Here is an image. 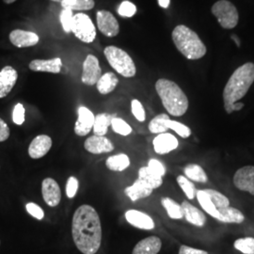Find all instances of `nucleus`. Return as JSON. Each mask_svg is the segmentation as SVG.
Segmentation results:
<instances>
[{"label": "nucleus", "mask_w": 254, "mask_h": 254, "mask_svg": "<svg viewBox=\"0 0 254 254\" xmlns=\"http://www.w3.org/2000/svg\"><path fill=\"white\" fill-rule=\"evenodd\" d=\"M74 244L83 254H95L102 242V225L97 211L89 204L75 210L72 221Z\"/></svg>", "instance_id": "nucleus-1"}, {"label": "nucleus", "mask_w": 254, "mask_h": 254, "mask_svg": "<svg viewBox=\"0 0 254 254\" xmlns=\"http://www.w3.org/2000/svg\"><path fill=\"white\" fill-rule=\"evenodd\" d=\"M254 82V64L248 63L238 67L229 78L223 91L224 108L231 114L233 104L242 99Z\"/></svg>", "instance_id": "nucleus-2"}, {"label": "nucleus", "mask_w": 254, "mask_h": 254, "mask_svg": "<svg viewBox=\"0 0 254 254\" xmlns=\"http://www.w3.org/2000/svg\"><path fill=\"white\" fill-rule=\"evenodd\" d=\"M155 90L164 108L173 116H183L189 109V99L175 82L160 78L155 83Z\"/></svg>", "instance_id": "nucleus-3"}, {"label": "nucleus", "mask_w": 254, "mask_h": 254, "mask_svg": "<svg viewBox=\"0 0 254 254\" xmlns=\"http://www.w3.org/2000/svg\"><path fill=\"white\" fill-rule=\"evenodd\" d=\"M173 40L176 48L189 60H199L206 54V47L200 37L184 25L173 29Z\"/></svg>", "instance_id": "nucleus-4"}, {"label": "nucleus", "mask_w": 254, "mask_h": 254, "mask_svg": "<svg viewBox=\"0 0 254 254\" xmlns=\"http://www.w3.org/2000/svg\"><path fill=\"white\" fill-rule=\"evenodd\" d=\"M104 54L109 65L121 75L133 77L136 75V68L132 58L127 52L117 46H107Z\"/></svg>", "instance_id": "nucleus-5"}, {"label": "nucleus", "mask_w": 254, "mask_h": 254, "mask_svg": "<svg viewBox=\"0 0 254 254\" xmlns=\"http://www.w3.org/2000/svg\"><path fill=\"white\" fill-rule=\"evenodd\" d=\"M212 13L218 18L220 26L225 29L236 27L238 23V11L234 4L227 0H219L212 7Z\"/></svg>", "instance_id": "nucleus-6"}, {"label": "nucleus", "mask_w": 254, "mask_h": 254, "mask_svg": "<svg viewBox=\"0 0 254 254\" xmlns=\"http://www.w3.org/2000/svg\"><path fill=\"white\" fill-rule=\"evenodd\" d=\"M72 32L83 43H92L96 37V28L89 15L79 12L73 15Z\"/></svg>", "instance_id": "nucleus-7"}, {"label": "nucleus", "mask_w": 254, "mask_h": 254, "mask_svg": "<svg viewBox=\"0 0 254 254\" xmlns=\"http://www.w3.org/2000/svg\"><path fill=\"white\" fill-rule=\"evenodd\" d=\"M102 76V69L98 59L93 55H88L83 64L81 81L88 86L96 85Z\"/></svg>", "instance_id": "nucleus-8"}, {"label": "nucleus", "mask_w": 254, "mask_h": 254, "mask_svg": "<svg viewBox=\"0 0 254 254\" xmlns=\"http://www.w3.org/2000/svg\"><path fill=\"white\" fill-rule=\"evenodd\" d=\"M97 27L105 36L113 38L120 32V26L116 17L108 10H98L96 13Z\"/></svg>", "instance_id": "nucleus-9"}, {"label": "nucleus", "mask_w": 254, "mask_h": 254, "mask_svg": "<svg viewBox=\"0 0 254 254\" xmlns=\"http://www.w3.org/2000/svg\"><path fill=\"white\" fill-rule=\"evenodd\" d=\"M234 184L239 190L247 191L254 196V166L239 169L235 173Z\"/></svg>", "instance_id": "nucleus-10"}, {"label": "nucleus", "mask_w": 254, "mask_h": 254, "mask_svg": "<svg viewBox=\"0 0 254 254\" xmlns=\"http://www.w3.org/2000/svg\"><path fill=\"white\" fill-rule=\"evenodd\" d=\"M42 194L46 204L56 207L62 200V191L59 184L53 178H46L42 183Z\"/></svg>", "instance_id": "nucleus-11"}, {"label": "nucleus", "mask_w": 254, "mask_h": 254, "mask_svg": "<svg viewBox=\"0 0 254 254\" xmlns=\"http://www.w3.org/2000/svg\"><path fill=\"white\" fill-rule=\"evenodd\" d=\"M78 117L74 126V133L79 136H87L93 128L94 115L90 109L86 107L78 109Z\"/></svg>", "instance_id": "nucleus-12"}, {"label": "nucleus", "mask_w": 254, "mask_h": 254, "mask_svg": "<svg viewBox=\"0 0 254 254\" xmlns=\"http://www.w3.org/2000/svg\"><path fill=\"white\" fill-rule=\"evenodd\" d=\"M11 45L18 48H25L36 46L40 41V38L35 32L27 31L22 29H14L9 35Z\"/></svg>", "instance_id": "nucleus-13"}, {"label": "nucleus", "mask_w": 254, "mask_h": 254, "mask_svg": "<svg viewBox=\"0 0 254 254\" xmlns=\"http://www.w3.org/2000/svg\"><path fill=\"white\" fill-rule=\"evenodd\" d=\"M84 148L91 154H100L112 152L114 150V145L106 136L93 135L85 140Z\"/></svg>", "instance_id": "nucleus-14"}, {"label": "nucleus", "mask_w": 254, "mask_h": 254, "mask_svg": "<svg viewBox=\"0 0 254 254\" xmlns=\"http://www.w3.org/2000/svg\"><path fill=\"white\" fill-rule=\"evenodd\" d=\"M52 147V139L47 135H39L30 142L28 147V154L32 159H40L50 151Z\"/></svg>", "instance_id": "nucleus-15"}, {"label": "nucleus", "mask_w": 254, "mask_h": 254, "mask_svg": "<svg viewBox=\"0 0 254 254\" xmlns=\"http://www.w3.org/2000/svg\"><path fill=\"white\" fill-rule=\"evenodd\" d=\"M18 79L17 71L11 66H5L0 71V99L6 97Z\"/></svg>", "instance_id": "nucleus-16"}, {"label": "nucleus", "mask_w": 254, "mask_h": 254, "mask_svg": "<svg viewBox=\"0 0 254 254\" xmlns=\"http://www.w3.org/2000/svg\"><path fill=\"white\" fill-rule=\"evenodd\" d=\"M28 68L33 72L60 73L63 68V62L60 58L51 60H33L28 64Z\"/></svg>", "instance_id": "nucleus-17"}, {"label": "nucleus", "mask_w": 254, "mask_h": 254, "mask_svg": "<svg viewBox=\"0 0 254 254\" xmlns=\"http://www.w3.org/2000/svg\"><path fill=\"white\" fill-rule=\"evenodd\" d=\"M126 218L128 223L138 229L153 230L154 228V222L152 218L137 210H128L126 213Z\"/></svg>", "instance_id": "nucleus-18"}, {"label": "nucleus", "mask_w": 254, "mask_h": 254, "mask_svg": "<svg viewBox=\"0 0 254 254\" xmlns=\"http://www.w3.org/2000/svg\"><path fill=\"white\" fill-rule=\"evenodd\" d=\"M153 143L154 151L158 154H168L178 147L177 138L169 133L159 134L154 137Z\"/></svg>", "instance_id": "nucleus-19"}, {"label": "nucleus", "mask_w": 254, "mask_h": 254, "mask_svg": "<svg viewBox=\"0 0 254 254\" xmlns=\"http://www.w3.org/2000/svg\"><path fill=\"white\" fill-rule=\"evenodd\" d=\"M162 247V242L157 236H150L139 241L134 248L132 254H157Z\"/></svg>", "instance_id": "nucleus-20"}, {"label": "nucleus", "mask_w": 254, "mask_h": 254, "mask_svg": "<svg viewBox=\"0 0 254 254\" xmlns=\"http://www.w3.org/2000/svg\"><path fill=\"white\" fill-rule=\"evenodd\" d=\"M184 218H186L190 223L197 226V227H203L205 222H206V218L204 214L193 206L190 202L188 201H183L181 204Z\"/></svg>", "instance_id": "nucleus-21"}, {"label": "nucleus", "mask_w": 254, "mask_h": 254, "mask_svg": "<svg viewBox=\"0 0 254 254\" xmlns=\"http://www.w3.org/2000/svg\"><path fill=\"white\" fill-rule=\"evenodd\" d=\"M153 190H154L151 189L146 183L137 178L132 186L127 187L125 192L130 200L136 201L139 199L149 197L153 193Z\"/></svg>", "instance_id": "nucleus-22"}, {"label": "nucleus", "mask_w": 254, "mask_h": 254, "mask_svg": "<svg viewBox=\"0 0 254 254\" xmlns=\"http://www.w3.org/2000/svg\"><path fill=\"white\" fill-rule=\"evenodd\" d=\"M217 219L225 223H242L245 220V217L238 209L227 206L218 209Z\"/></svg>", "instance_id": "nucleus-23"}, {"label": "nucleus", "mask_w": 254, "mask_h": 254, "mask_svg": "<svg viewBox=\"0 0 254 254\" xmlns=\"http://www.w3.org/2000/svg\"><path fill=\"white\" fill-rule=\"evenodd\" d=\"M118 83L119 79L117 75L114 73L109 72L101 76L100 79L96 83V87L101 94L106 95L114 91Z\"/></svg>", "instance_id": "nucleus-24"}, {"label": "nucleus", "mask_w": 254, "mask_h": 254, "mask_svg": "<svg viewBox=\"0 0 254 254\" xmlns=\"http://www.w3.org/2000/svg\"><path fill=\"white\" fill-rule=\"evenodd\" d=\"M138 179L146 183L153 190L159 188L163 183V177L153 172L149 167H142L139 169Z\"/></svg>", "instance_id": "nucleus-25"}, {"label": "nucleus", "mask_w": 254, "mask_h": 254, "mask_svg": "<svg viewBox=\"0 0 254 254\" xmlns=\"http://www.w3.org/2000/svg\"><path fill=\"white\" fill-rule=\"evenodd\" d=\"M106 166L112 172H123L130 166V159L126 154H115L107 159Z\"/></svg>", "instance_id": "nucleus-26"}, {"label": "nucleus", "mask_w": 254, "mask_h": 254, "mask_svg": "<svg viewBox=\"0 0 254 254\" xmlns=\"http://www.w3.org/2000/svg\"><path fill=\"white\" fill-rule=\"evenodd\" d=\"M112 116L108 113L97 114L94 118L93 124V133L95 136H104L108 133L109 126H111Z\"/></svg>", "instance_id": "nucleus-27"}, {"label": "nucleus", "mask_w": 254, "mask_h": 254, "mask_svg": "<svg viewBox=\"0 0 254 254\" xmlns=\"http://www.w3.org/2000/svg\"><path fill=\"white\" fill-rule=\"evenodd\" d=\"M184 172L187 175V177L192 181L199 182V183H206L208 181L207 174L199 165H196V164L188 165L185 168Z\"/></svg>", "instance_id": "nucleus-28"}, {"label": "nucleus", "mask_w": 254, "mask_h": 254, "mask_svg": "<svg viewBox=\"0 0 254 254\" xmlns=\"http://www.w3.org/2000/svg\"><path fill=\"white\" fill-rule=\"evenodd\" d=\"M164 208L166 209L168 216L173 219H181L184 218L181 205L171 198H163L161 200Z\"/></svg>", "instance_id": "nucleus-29"}, {"label": "nucleus", "mask_w": 254, "mask_h": 254, "mask_svg": "<svg viewBox=\"0 0 254 254\" xmlns=\"http://www.w3.org/2000/svg\"><path fill=\"white\" fill-rule=\"evenodd\" d=\"M196 197L198 199L201 208L203 209L211 217L217 218L218 211L215 207V205L213 204V202L210 200L208 194L204 190H199L196 192Z\"/></svg>", "instance_id": "nucleus-30"}, {"label": "nucleus", "mask_w": 254, "mask_h": 254, "mask_svg": "<svg viewBox=\"0 0 254 254\" xmlns=\"http://www.w3.org/2000/svg\"><path fill=\"white\" fill-rule=\"evenodd\" d=\"M171 120L169 115L167 114H159L156 117H154L149 124V130L153 134H162L168 130L167 123Z\"/></svg>", "instance_id": "nucleus-31"}, {"label": "nucleus", "mask_w": 254, "mask_h": 254, "mask_svg": "<svg viewBox=\"0 0 254 254\" xmlns=\"http://www.w3.org/2000/svg\"><path fill=\"white\" fill-rule=\"evenodd\" d=\"M203 190L208 194L209 198L215 205V207L217 208V211L218 209L225 208L227 206H230V200L226 196H224L220 192L214 190Z\"/></svg>", "instance_id": "nucleus-32"}, {"label": "nucleus", "mask_w": 254, "mask_h": 254, "mask_svg": "<svg viewBox=\"0 0 254 254\" xmlns=\"http://www.w3.org/2000/svg\"><path fill=\"white\" fill-rule=\"evenodd\" d=\"M111 127L113 131L121 136H128L132 133V128L123 119L113 117L111 120Z\"/></svg>", "instance_id": "nucleus-33"}, {"label": "nucleus", "mask_w": 254, "mask_h": 254, "mask_svg": "<svg viewBox=\"0 0 254 254\" xmlns=\"http://www.w3.org/2000/svg\"><path fill=\"white\" fill-rule=\"evenodd\" d=\"M235 248L244 254H254V237L239 238L235 242Z\"/></svg>", "instance_id": "nucleus-34"}, {"label": "nucleus", "mask_w": 254, "mask_h": 254, "mask_svg": "<svg viewBox=\"0 0 254 254\" xmlns=\"http://www.w3.org/2000/svg\"><path fill=\"white\" fill-rule=\"evenodd\" d=\"M177 183L180 186L183 191L185 192V194L187 195V197L192 200L195 198L196 195V188L194 186V184L192 182L190 181L187 177L183 176V175H179L177 177Z\"/></svg>", "instance_id": "nucleus-35"}, {"label": "nucleus", "mask_w": 254, "mask_h": 254, "mask_svg": "<svg viewBox=\"0 0 254 254\" xmlns=\"http://www.w3.org/2000/svg\"><path fill=\"white\" fill-rule=\"evenodd\" d=\"M167 127H168V129H172L174 132H176L179 136L184 137V138H187V137L190 136V128L183 125L179 122L169 120L168 123H167Z\"/></svg>", "instance_id": "nucleus-36"}, {"label": "nucleus", "mask_w": 254, "mask_h": 254, "mask_svg": "<svg viewBox=\"0 0 254 254\" xmlns=\"http://www.w3.org/2000/svg\"><path fill=\"white\" fill-rule=\"evenodd\" d=\"M61 23L66 33L72 32V24H73V13L72 9H64L61 13Z\"/></svg>", "instance_id": "nucleus-37"}, {"label": "nucleus", "mask_w": 254, "mask_h": 254, "mask_svg": "<svg viewBox=\"0 0 254 254\" xmlns=\"http://www.w3.org/2000/svg\"><path fill=\"white\" fill-rule=\"evenodd\" d=\"M119 14L122 17H133L136 12V7L130 1H124L118 9Z\"/></svg>", "instance_id": "nucleus-38"}, {"label": "nucleus", "mask_w": 254, "mask_h": 254, "mask_svg": "<svg viewBox=\"0 0 254 254\" xmlns=\"http://www.w3.org/2000/svg\"><path fill=\"white\" fill-rule=\"evenodd\" d=\"M131 110L133 115L138 122H144L146 119L145 110L143 109L142 104L136 99L131 102Z\"/></svg>", "instance_id": "nucleus-39"}, {"label": "nucleus", "mask_w": 254, "mask_h": 254, "mask_svg": "<svg viewBox=\"0 0 254 254\" xmlns=\"http://www.w3.org/2000/svg\"><path fill=\"white\" fill-rule=\"evenodd\" d=\"M78 186H79V182L74 176H71L68 178L67 184H66V195L69 199H73V197L76 195L78 190Z\"/></svg>", "instance_id": "nucleus-40"}, {"label": "nucleus", "mask_w": 254, "mask_h": 254, "mask_svg": "<svg viewBox=\"0 0 254 254\" xmlns=\"http://www.w3.org/2000/svg\"><path fill=\"white\" fill-rule=\"evenodd\" d=\"M12 121L15 125L21 126L25 122V108L22 104L15 105L12 111Z\"/></svg>", "instance_id": "nucleus-41"}, {"label": "nucleus", "mask_w": 254, "mask_h": 254, "mask_svg": "<svg viewBox=\"0 0 254 254\" xmlns=\"http://www.w3.org/2000/svg\"><path fill=\"white\" fill-rule=\"evenodd\" d=\"M27 213L38 220H42L45 217V212L38 204L34 202H28L26 205Z\"/></svg>", "instance_id": "nucleus-42"}, {"label": "nucleus", "mask_w": 254, "mask_h": 254, "mask_svg": "<svg viewBox=\"0 0 254 254\" xmlns=\"http://www.w3.org/2000/svg\"><path fill=\"white\" fill-rule=\"evenodd\" d=\"M95 6L94 0H76L72 10H90Z\"/></svg>", "instance_id": "nucleus-43"}, {"label": "nucleus", "mask_w": 254, "mask_h": 254, "mask_svg": "<svg viewBox=\"0 0 254 254\" xmlns=\"http://www.w3.org/2000/svg\"><path fill=\"white\" fill-rule=\"evenodd\" d=\"M147 167H149L153 172L157 173L158 175H160V176H162V177H163L164 175H165V173H166V168H165V166H164L163 164L161 163L160 161L154 159V158L149 160Z\"/></svg>", "instance_id": "nucleus-44"}, {"label": "nucleus", "mask_w": 254, "mask_h": 254, "mask_svg": "<svg viewBox=\"0 0 254 254\" xmlns=\"http://www.w3.org/2000/svg\"><path fill=\"white\" fill-rule=\"evenodd\" d=\"M10 131L8 125L0 118V142L6 141L9 138Z\"/></svg>", "instance_id": "nucleus-45"}, {"label": "nucleus", "mask_w": 254, "mask_h": 254, "mask_svg": "<svg viewBox=\"0 0 254 254\" xmlns=\"http://www.w3.org/2000/svg\"><path fill=\"white\" fill-rule=\"evenodd\" d=\"M179 254H208L205 251L193 249L189 246L182 245L179 250Z\"/></svg>", "instance_id": "nucleus-46"}, {"label": "nucleus", "mask_w": 254, "mask_h": 254, "mask_svg": "<svg viewBox=\"0 0 254 254\" xmlns=\"http://www.w3.org/2000/svg\"><path fill=\"white\" fill-rule=\"evenodd\" d=\"M75 2H76V0H63L62 6L64 7V9H72Z\"/></svg>", "instance_id": "nucleus-47"}, {"label": "nucleus", "mask_w": 254, "mask_h": 254, "mask_svg": "<svg viewBox=\"0 0 254 254\" xmlns=\"http://www.w3.org/2000/svg\"><path fill=\"white\" fill-rule=\"evenodd\" d=\"M243 107H244V104H243V103L236 102L235 104H233V106H232V108H231V113L234 112V111H238V110L243 109Z\"/></svg>", "instance_id": "nucleus-48"}, {"label": "nucleus", "mask_w": 254, "mask_h": 254, "mask_svg": "<svg viewBox=\"0 0 254 254\" xmlns=\"http://www.w3.org/2000/svg\"><path fill=\"white\" fill-rule=\"evenodd\" d=\"M158 3H159V5H160V7L166 9V8H168V7L170 6L171 0H158Z\"/></svg>", "instance_id": "nucleus-49"}, {"label": "nucleus", "mask_w": 254, "mask_h": 254, "mask_svg": "<svg viewBox=\"0 0 254 254\" xmlns=\"http://www.w3.org/2000/svg\"><path fill=\"white\" fill-rule=\"evenodd\" d=\"M232 39L236 42V46L239 47L240 46V40H239V38L236 36V35H232Z\"/></svg>", "instance_id": "nucleus-50"}, {"label": "nucleus", "mask_w": 254, "mask_h": 254, "mask_svg": "<svg viewBox=\"0 0 254 254\" xmlns=\"http://www.w3.org/2000/svg\"><path fill=\"white\" fill-rule=\"evenodd\" d=\"M6 4H11V3H13V2H15L16 0H3Z\"/></svg>", "instance_id": "nucleus-51"}, {"label": "nucleus", "mask_w": 254, "mask_h": 254, "mask_svg": "<svg viewBox=\"0 0 254 254\" xmlns=\"http://www.w3.org/2000/svg\"><path fill=\"white\" fill-rule=\"evenodd\" d=\"M51 1H54V2H61V3H62V1H63V0H51Z\"/></svg>", "instance_id": "nucleus-52"}]
</instances>
